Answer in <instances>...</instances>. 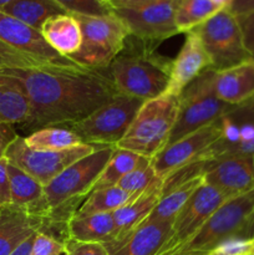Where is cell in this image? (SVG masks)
I'll use <instances>...</instances> for the list:
<instances>
[{
	"label": "cell",
	"instance_id": "6da1fadb",
	"mask_svg": "<svg viewBox=\"0 0 254 255\" xmlns=\"http://www.w3.org/2000/svg\"><path fill=\"white\" fill-rule=\"evenodd\" d=\"M0 72L16 77L29 95L31 117L21 127L30 133L45 127H69L119 95L107 69L45 65Z\"/></svg>",
	"mask_w": 254,
	"mask_h": 255
},
{
	"label": "cell",
	"instance_id": "7a4b0ae2",
	"mask_svg": "<svg viewBox=\"0 0 254 255\" xmlns=\"http://www.w3.org/2000/svg\"><path fill=\"white\" fill-rule=\"evenodd\" d=\"M114 149L115 147L110 146L97 147L44 187V198L34 212V216L44 222L42 233L61 238L62 242L66 239L67 222L90 196Z\"/></svg>",
	"mask_w": 254,
	"mask_h": 255
},
{
	"label": "cell",
	"instance_id": "3957f363",
	"mask_svg": "<svg viewBox=\"0 0 254 255\" xmlns=\"http://www.w3.org/2000/svg\"><path fill=\"white\" fill-rule=\"evenodd\" d=\"M154 45L129 35L124 50L107 67L117 92L136 99H157L171 81V60L154 51Z\"/></svg>",
	"mask_w": 254,
	"mask_h": 255
},
{
	"label": "cell",
	"instance_id": "277c9868",
	"mask_svg": "<svg viewBox=\"0 0 254 255\" xmlns=\"http://www.w3.org/2000/svg\"><path fill=\"white\" fill-rule=\"evenodd\" d=\"M231 238L254 239V189L229 198L186 244L164 255H208Z\"/></svg>",
	"mask_w": 254,
	"mask_h": 255
},
{
	"label": "cell",
	"instance_id": "5b68a950",
	"mask_svg": "<svg viewBox=\"0 0 254 255\" xmlns=\"http://www.w3.org/2000/svg\"><path fill=\"white\" fill-rule=\"evenodd\" d=\"M178 110L179 96L174 95L164 94L144 101L116 148L134 152L152 161L167 146Z\"/></svg>",
	"mask_w": 254,
	"mask_h": 255
},
{
	"label": "cell",
	"instance_id": "8992f818",
	"mask_svg": "<svg viewBox=\"0 0 254 255\" xmlns=\"http://www.w3.org/2000/svg\"><path fill=\"white\" fill-rule=\"evenodd\" d=\"M75 17L81 27L82 42L80 49L69 59L87 69H107L124 50L129 36L125 22L114 11L102 16L75 15Z\"/></svg>",
	"mask_w": 254,
	"mask_h": 255
},
{
	"label": "cell",
	"instance_id": "52a82bcc",
	"mask_svg": "<svg viewBox=\"0 0 254 255\" xmlns=\"http://www.w3.org/2000/svg\"><path fill=\"white\" fill-rule=\"evenodd\" d=\"M213 72L214 70L203 72L179 95L178 116L167 146L219 121L234 107L216 96L212 86Z\"/></svg>",
	"mask_w": 254,
	"mask_h": 255
},
{
	"label": "cell",
	"instance_id": "ba28073f",
	"mask_svg": "<svg viewBox=\"0 0 254 255\" xmlns=\"http://www.w3.org/2000/svg\"><path fill=\"white\" fill-rule=\"evenodd\" d=\"M143 102V100L119 94L86 119L70 125L69 128L86 144L116 147Z\"/></svg>",
	"mask_w": 254,
	"mask_h": 255
},
{
	"label": "cell",
	"instance_id": "9c48e42d",
	"mask_svg": "<svg viewBox=\"0 0 254 255\" xmlns=\"http://www.w3.org/2000/svg\"><path fill=\"white\" fill-rule=\"evenodd\" d=\"M193 31L212 61V70L221 71L251 60L243 41L238 19L228 7L221 9Z\"/></svg>",
	"mask_w": 254,
	"mask_h": 255
},
{
	"label": "cell",
	"instance_id": "30bf717a",
	"mask_svg": "<svg viewBox=\"0 0 254 255\" xmlns=\"http://www.w3.org/2000/svg\"><path fill=\"white\" fill-rule=\"evenodd\" d=\"M97 147L100 146L82 143L62 151H39L29 148L24 137L17 136L7 147L5 158L45 187L72 163L91 154Z\"/></svg>",
	"mask_w": 254,
	"mask_h": 255
},
{
	"label": "cell",
	"instance_id": "8fae6325",
	"mask_svg": "<svg viewBox=\"0 0 254 255\" xmlns=\"http://www.w3.org/2000/svg\"><path fill=\"white\" fill-rule=\"evenodd\" d=\"M128 29L129 35L151 44H158L179 34L176 25V0L136 7L112 9Z\"/></svg>",
	"mask_w": 254,
	"mask_h": 255
},
{
	"label": "cell",
	"instance_id": "7c38bea8",
	"mask_svg": "<svg viewBox=\"0 0 254 255\" xmlns=\"http://www.w3.org/2000/svg\"><path fill=\"white\" fill-rule=\"evenodd\" d=\"M226 201L227 198L218 189L204 183L203 181L173 219L172 237L159 255L172 253L186 244Z\"/></svg>",
	"mask_w": 254,
	"mask_h": 255
},
{
	"label": "cell",
	"instance_id": "4fadbf2b",
	"mask_svg": "<svg viewBox=\"0 0 254 255\" xmlns=\"http://www.w3.org/2000/svg\"><path fill=\"white\" fill-rule=\"evenodd\" d=\"M222 138L221 120L203 127L174 143L164 147L151 161V166L161 178L196 161H204L209 147Z\"/></svg>",
	"mask_w": 254,
	"mask_h": 255
},
{
	"label": "cell",
	"instance_id": "5bb4252c",
	"mask_svg": "<svg viewBox=\"0 0 254 255\" xmlns=\"http://www.w3.org/2000/svg\"><path fill=\"white\" fill-rule=\"evenodd\" d=\"M204 183L218 189L227 199L254 189V157L226 154L208 161Z\"/></svg>",
	"mask_w": 254,
	"mask_h": 255
},
{
	"label": "cell",
	"instance_id": "9a60e30c",
	"mask_svg": "<svg viewBox=\"0 0 254 255\" xmlns=\"http://www.w3.org/2000/svg\"><path fill=\"white\" fill-rule=\"evenodd\" d=\"M0 40L24 54L49 64L61 66L76 65L69 57L55 51L44 39L40 30L34 29L2 11H0Z\"/></svg>",
	"mask_w": 254,
	"mask_h": 255
},
{
	"label": "cell",
	"instance_id": "2e32d148",
	"mask_svg": "<svg viewBox=\"0 0 254 255\" xmlns=\"http://www.w3.org/2000/svg\"><path fill=\"white\" fill-rule=\"evenodd\" d=\"M208 70H212V61L199 37L193 31L186 32L183 45L171 62V81L166 94L179 96L191 82Z\"/></svg>",
	"mask_w": 254,
	"mask_h": 255
},
{
	"label": "cell",
	"instance_id": "e0dca14e",
	"mask_svg": "<svg viewBox=\"0 0 254 255\" xmlns=\"http://www.w3.org/2000/svg\"><path fill=\"white\" fill-rule=\"evenodd\" d=\"M212 86L221 101L238 106L254 96V60L213 72Z\"/></svg>",
	"mask_w": 254,
	"mask_h": 255
},
{
	"label": "cell",
	"instance_id": "ac0fdd59",
	"mask_svg": "<svg viewBox=\"0 0 254 255\" xmlns=\"http://www.w3.org/2000/svg\"><path fill=\"white\" fill-rule=\"evenodd\" d=\"M161 194L162 187L142 194L141 197L133 199L112 213L115 224L114 234H112L111 241L105 244L109 254L143 223L144 219L149 216V213L158 203Z\"/></svg>",
	"mask_w": 254,
	"mask_h": 255
},
{
	"label": "cell",
	"instance_id": "d6986e66",
	"mask_svg": "<svg viewBox=\"0 0 254 255\" xmlns=\"http://www.w3.org/2000/svg\"><path fill=\"white\" fill-rule=\"evenodd\" d=\"M42 227V219L27 211L12 206L0 208V255L11 254Z\"/></svg>",
	"mask_w": 254,
	"mask_h": 255
},
{
	"label": "cell",
	"instance_id": "ffe728a7",
	"mask_svg": "<svg viewBox=\"0 0 254 255\" xmlns=\"http://www.w3.org/2000/svg\"><path fill=\"white\" fill-rule=\"evenodd\" d=\"M173 222L142 223L110 255H159L172 237Z\"/></svg>",
	"mask_w": 254,
	"mask_h": 255
},
{
	"label": "cell",
	"instance_id": "44dd1931",
	"mask_svg": "<svg viewBox=\"0 0 254 255\" xmlns=\"http://www.w3.org/2000/svg\"><path fill=\"white\" fill-rule=\"evenodd\" d=\"M31 117V101L24 85L5 72H0V122L24 126Z\"/></svg>",
	"mask_w": 254,
	"mask_h": 255
},
{
	"label": "cell",
	"instance_id": "7402d4cb",
	"mask_svg": "<svg viewBox=\"0 0 254 255\" xmlns=\"http://www.w3.org/2000/svg\"><path fill=\"white\" fill-rule=\"evenodd\" d=\"M41 34L47 44L62 56H71L82 42L81 27L72 14H60L44 22Z\"/></svg>",
	"mask_w": 254,
	"mask_h": 255
},
{
	"label": "cell",
	"instance_id": "603a6c76",
	"mask_svg": "<svg viewBox=\"0 0 254 255\" xmlns=\"http://www.w3.org/2000/svg\"><path fill=\"white\" fill-rule=\"evenodd\" d=\"M114 214H75L66 226V238L106 244L114 234Z\"/></svg>",
	"mask_w": 254,
	"mask_h": 255
},
{
	"label": "cell",
	"instance_id": "cb8c5ba5",
	"mask_svg": "<svg viewBox=\"0 0 254 255\" xmlns=\"http://www.w3.org/2000/svg\"><path fill=\"white\" fill-rule=\"evenodd\" d=\"M0 11L40 31L47 19L55 15L67 14L66 10L55 0H12Z\"/></svg>",
	"mask_w": 254,
	"mask_h": 255
},
{
	"label": "cell",
	"instance_id": "d4e9b609",
	"mask_svg": "<svg viewBox=\"0 0 254 255\" xmlns=\"http://www.w3.org/2000/svg\"><path fill=\"white\" fill-rule=\"evenodd\" d=\"M7 173L10 179L11 206L34 214L35 209L44 198V186L11 163L7 164Z\"/></svg>",
	"mask_w": 254,
	"mask_h": 255
},
{
	"label": "cell",
	"instance_id": "484cf974",
	"mask_svg": "<svg viewBox=\"0 0 254 255\" xmlns=\"http://www.w3.org/2000/svg\"><path fill=\"white\" fill-rule=\"evenodd\" d=\"M203 183V176L196 177L193 179H189L186 183L171 189L167 193L162 194L158 203L153 208V211L149 213V216L144 219L143 223H153V222H173L177 214L181 212V209L186 206L194 192L199 188V186Z\"/></svg>",
	"mask_w": 254,
	"mask_h": 255
},
{
	"label": "cell",
	"instance_id": "4316f807",
	"mask_svg": "<svg viewBox=\"0 0 254 255\" xmlns=\"http://www.w3.org/2000/svg\"><path fill=\"white\" fill-rule=\"evenodd\" d=\"M148 164H151V159L139 156L134 152L115 147L111 158L109 159L104 171L101 172L100 177L97 178L92 192L97 191V189L117 186V183L129 172L134 171L139 167L148 166Z\"/></svg>",
	"mask_w": 254,
	"mask_h": 255
},
{
	"label": "cell",
	"instance_id": "83f0119b",
	"mask_svg": "<svg viewBox=\"0 0 254 255\" xmlns=\"http://www.w3.org/2000/svg\"><path fill=\"white\" fill-rule=\"evenodd\" d=\"M25 144L39 151H62L82 144L79 136L69 127H45L24 137Z\"/></svg>",
	"mask_w": 254,
	"mask_h": 255
},
{
	"label": "cell",
	"instance_id": "f1b7e54d",
	"mask_svg": "<svg viewBox=\"0 0 254 255\" xmlns=\"http://www.w3.org/2000/svg\"><path fill=\"white\" fill-rule=\"evenodd\" d=\"M219 10L212 0H176L174 19L179 34L191 31Z\"/></svg>",
	"mask_w": 254,
	"mask_h": 255
},
{
	"label": "cell",
	"instance_id": "f546056e",
	"mask_svg": "<svg viewBox=\"0 0 254 255\" xmlns=\"http://www.w3.org/2000/svg\"><path fill=\"white\" fill-rule=\"evenodd\" d=\"M131 201L132 197L117 186L97 189L90 193L76 214L85 216L95 213H114Z\"/></svg>",
	"mask_w": 254,
	"mask_h": 255
},
{
	"label": "cell",
	"instance_id": "4dcf8cb0",
	"mask_svg": "<svg viewBox=\"0 0 254 255\" xmlns=\"http://www.w3.org/2000/svg\"><path fill=\"white\" fill-rule=\"evenodd\" d=\"M162 184H163V178H161L154 172L153 167L148 164L129 172L117 183V187L127 192L133 201L147 192L161 188Z\"/></svg>",
	"mask_w": 254,
	"mask_h": 255
},
{
	"label": "cell",
	"instance_id": "1f68e13d",
	"mask_svg": "<svg viewBox=\"0 0 254 255\" xmlns=\"http://www.w3.org/2000/svg\"><path fill=\"white\" fill-rule=\"evenodd\" d=\"M45 65L52 64L24 54L0 40V71L5 69H35Z\"/></svg>",
	"mask_w": 254,
	"mask_h": 255
},
{
	"label": "cell",
	"instance_id": "d6a6232c",
	"mask_svg": "<svg viewBox=\"0 0 254 255\" xmlns=\"http://www.w3.org/2000/svg\"><path fill=\"white\" fill-rule=\"evenodd\" d=\"M61 5L69 14L89 15V16H102L112 12V7L107 2L99 0H55Z\"/></svg>",
	"mask_w": 254,
	"mask_h": 255
},
{
	"label": "cell",
	"instance_id": "836d02e7",
	"mask_svg": "<svg viewBox=\"0 0 254 255\" xmlns=\"http://www.w3.org/2000/svg\"><path fill=\"white\" fill-rule=\"evenodd\" d=\"M226 154H248V156L254 157V133L247 141L237 142V143H228L221 138L207 149L204 154V161H211V159L226 156Z\"/></svg>",
	"mask_w": 254,
	"mask_h": 255
},
{
	"label": "cell",
	"instance_id": "e575fe53",
	"mask_svg": "<svg viewBox=\"0 0 254 255\" xmlns=\"http://www.w3.org/2000/svg\"><path fill=\"white\" fill-rule=\"evenodd\" d=\"M64 255H110L102 243L81 242L72 238L64 241Z\"/></svg>",
	"mask_w": 254,
	"mask_h": 255
},
{
	"label": "cell",
	"instance_id": "d590c367",
	"mask_svg": "<svg viewBox=\"0 0 254 255\" xmlns=\"http://www.w3.org/2000/svg\"><path fill=\"white\" fill-rule=\"evenodd\" d=\"M64 254V242L42 232H37L34 239L31 255H61Z\"/></svg>",
	"mask_w": 254,
	"mask_h": 255
},
{
	"label": "cell",
	"instance_id": "8d00e7d4",
	"mask_svg": "<svg viewBox=\"0 0 254 255\" xmlns=\"http://www.w3.org/2000/svg\"><path fill=\"white\" fill-rule=\"evenodd\" d=\"M252 241L242 238H231L214 247L208 255H251Z\"/></svg>",
	"mask_w": 254,
	"mask_h": 255
},
{
	"label": "cell",
	"instance_id": "74e56055",
	"mask_svg": "<svg viewBox=\"0 0 254 255\" xmlns=\"http://www.w3.org/2000/svg\"><path fill=\"white\" fill-rule=\"evenodd\" d=\"M224 119L233 122L237 126L241 125H253L254 126V96L244 104L234 106Z\"/></svg>",
	"mask_w": 254,
	"mask_h": 255
},
{
	"label": "cell",
	"instance_id": "f35d334b",
	"mask_svg": "<svg viewBox=\"0 0 254 255\" xmlns=\"http://www.w3.org/2000/svg\"><path fill=\"white\" fill-rule=\"evenodd\" d=\"M241 26L243 41L249 55L254 60V11L237 16Z\"/></svg>",
	"mask_w": 254,
	"mask_h": 255
},
{
	"label": "cell",
	"instance_id": "ab89813d",
	"mask_svg": "<svg viewBox=\"0 0 254 255\" xmlns=\"http://www.w3.org/2000/svg\"><path fill=\"white\" fill-rule=\"evenodd\" d=\"M7 159H0V208L11 206V194H10V179L7 173Z\"/></svg>",
	"mask_w": 254,
	"mask_h": 255
},
{
	"label": "cell",
	"instance_id": "60d3db41",
	"mask_svg": "<svg viewBox=\"0 0 254 255\" xmlns=\"http://www.w3.org/2000/svg\"><path fill=\"white\" fill-rule=\"evenodd\" d=\"M17 137V133L12 128L11 125L0 122V159L5 157L7 147Z\"/></svg>",
	"mask_w": 254,
	"mask_h": 255
},
{
	"label": "cell",
	"instance_id": "b9f144b4",
	"mask_svg": "<svg viewBox=\"0 0 254 255\" xmlns=\"http://www.w3.org/2000/svg\"><path fill=\"white\" fill-rule=\"evenodd\" d=\"M162 1H169V0H107V4L112 9H117V7H136Z\"/></svg>",
	"mask_w": 254,
	"mask_h": 255
},
{
	"label": "cell",
	"instance_id": "7bdbcfd3",
	"mask_svg": "<svg viewBox=\"0 0 254 255\" xmlns=\"http://www.w3.org/2000/svg\"><path fill=\"white\" fill-rule=\"evenodd\" d=\"M232 14L236 16L254 11V0H233L228 6Z\"/></svg>",
	"mask_w": 254,
	"mask_h": 255
},
{
	"label": "cell",
	"instance_id": "ee69618b",
	"mask_svg": "<svg viewBox=\"0 0 254 255\" xmlns=\"http://www.w3.org/2000/svg\"><path fill=\"white\" fill-rule=\"evenodd\" d=\"M35 236H36V233L32 234L31 237H29V238H27L26 241L22 242V243L20 244V246L17 247V248L15 249V251L12 252V253L10 254V255H31L32 246H34Z\"/></svg>",
	"mask_w": 254,
	"mask_h": 255
},
{
	"label": "cell",
	"instance_id": "f6af8a7d",
	"mask_svg": "<svg viewBox=\"0 0 254 255\" xmlns=\"http://www.w3.org/2000/svg\"><path fill=\"white\" fill-rule=\"evenodd\" d=\"M212 1H213L217 6L221 7V9H224V7H228L233 0H212Z\"/></svg>",
	"mask_w": 254,
	"mask_h": 255
},
{
	"label": "cell",
	"instance_id": "bcb514c9",
	"mask_svg": "<svg viewBox=\"0 0 254 255\" xmlns=\"http://www.w3.org/2000/svg\"><path fill=\"white\" fill-rule=\"evenodd\" d=\"M11 1L12 0H0V10H1L4 6H6L7 4H10Z\"/></svg>",
	"mask_w": 254,
	"mask_h": 255
},
{
	"label": "cell",
	"instance_id": "7dc6e473",
	"mask_svg": "<svg viewBox=\"0 0 254 255\" xmlns=\"http://www.w3.org/2000/svg\"><path fill=\"white\" fill-rule=\"evenodd\" d=\"M251 255H254V239L252 241V254Z\"/></svg>",
	"mask_w": 254,
	"mask_h": 255
},
{
	"label": "cell",
	"instance_id": "c3c4849f",
	"mask_svg": "<svg viewBox=\"0 0 254 255\" xmlns=\"http://www.w3.org/2000/svg\"><path fill=\"white\" fill-rule=\"evenodd\" d=\"M99 1H101V2H107V0H99Z\"/></svg>",
	"mask_w": 254,
	"mask_h": 255
}]
</instances>
